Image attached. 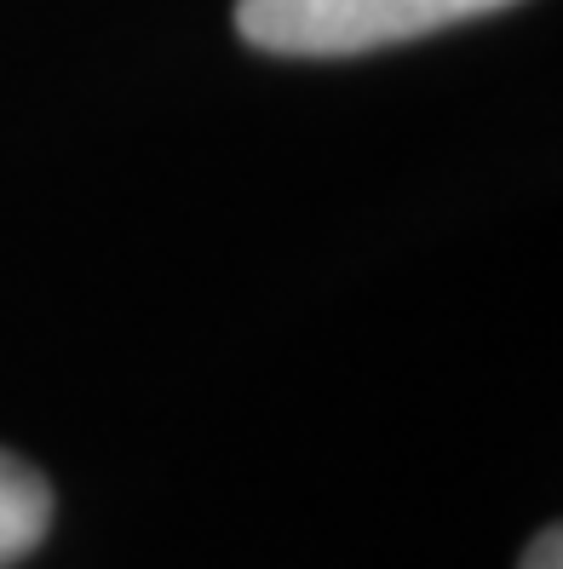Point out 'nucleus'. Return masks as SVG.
Masks as SVG:
<instances>
[{
	"label": "nucleus",
	"mask_w": 563,
	"mask_h": 569,
	"mask_svg": "<svg viewBox=\"0 0 563 569\" xmlns=\"http://www.w3.org/2000/svg\"><path fill=\"white\" fill-rule=\"evenodd\" d=\"M501 7L517 0H237V36L277 58H351Z\"/></svg>",
	"instance_id": "nucleus-1"
},
{
	"label": "nucleus",
	"mask_w": 563,
	"mask_h": 569,
	"mask_svg": "<svg viewBox=\"0 0 563 569\" xmlns=\"http://www.w3.org/2000/svg\"><path fill=\"white\" fill-rule=\"evenodd\" d=\"M52 523V489L29 460L0 449V569H12L47 541Z\"/></svg>",
	"instance_id": "nucleus-2"
},
{
	"label": "nucleus",
	"mask_w": 563,
	"mask_h": 569,
	"mask_svg": "<svg viewBox=\"0 0 563 569\" xmlns=\"http://www.w3.org/2000/svg\"><path fill=\"white\" fill-rule=\"evenodd\" d=\"M517 569H563V541H557V529L535 535V541H529V552H523V563H517Z\"/></svg>",
	"instance_id": "nucleus-3"
}]
</instances>
